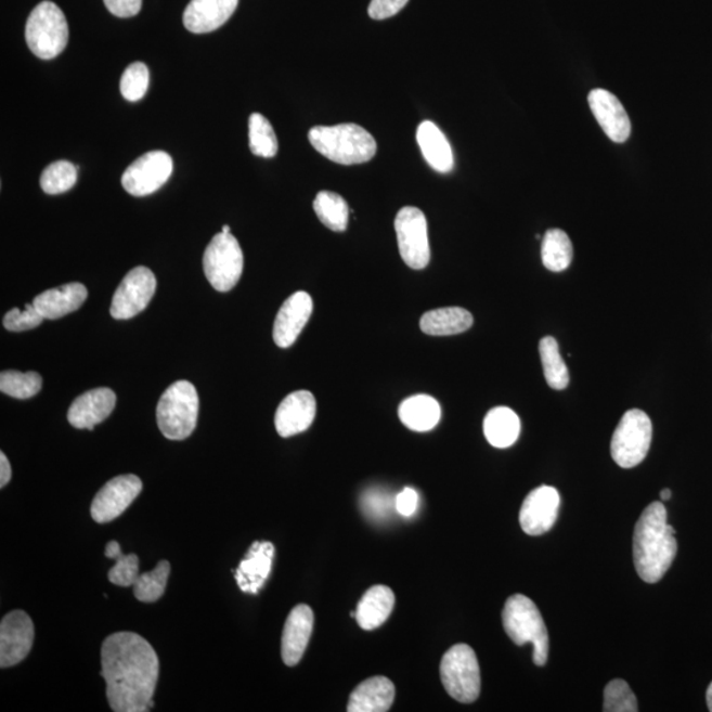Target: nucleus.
<instances>
[{
	"mask_svg": "<svg viewBox=\"0 0 712 712\" xmlns=\"http://www.w3.org/2000/svg\"><path fill=\"white\" fill-rule=\"evenodd\" d=\"M101 662L109 708L115 712L150 711L160 671L152 645L138 633H114L102 645Z\"/></svg>",
	"mask_w": 712,
	"mask_h": 712,
	"instance_id": "1",
	"label": "nucleus"
},
{
	"mask_svg": "<svg viewBox=\"0 0 712 712\" xmlns=\"http://www.w3.org/2000/svg\"><path fill=\"white\" fill-rule=\"evenodd\" d=\"M677 540L668 525L666 508L661 502L649 504L633 533V562L644 582L657 583L668 573L677 556Z\"/></svg>",
	"mask_w": 712,
	"mask_h": 712,
	"instance_id": "2",
	"label": "nucleus"
},
{
	"mask_svg": "<svg viewBox=\"0 0 712 712\" xmlns=\"http://www.w3.org/2000/svg\"><path fill=\"white\" fill-rule=\"evenodd\" d=\"M309 142L322 156L342 166L373 160L377 151L374 137L355 124L313 127Z\"/></svg>",
	"mask_w": 712,
	"mask_h": 712,
	"instance_id": "3",
	"label": "nucleus"
},
{
	"mask_svg": "<svg viewBox=\"0 0 712 712\" xmlns=\"http://www.w3.org/2000/svg\"><path fill=\"white\" fill-rule=\"evenodd\" d=\"M503 626L516 645H533V662L544 666L549 657V635L538 606L526 595L516 594L505 601Z\"/></svg>",
	"mask_w": 712,
	"mask_h": 712,
	"instance_id": "4",
	"label": "nucleus"
},
{
	"mask_svg": "<svg viewBox=\"0 0 712 712\" xmlns=\"http://www.w3.org/2000/svg\"><path fill=\"white\" fill-rule=\"evenodd\" d=\"M199 399L191 381L173 383L158 401L156 418L164 437L182 441L191 437L197 426Z\"/></svg>",
	"mask_w": 712,
	"mask_h": 712,
	"instance_id": "5",
	"label": "nucleus"
},
{
	"mask_svg": "<svg viewBox=\"0 0 712 712\" xmlns=\"http://www.w3.org/2000/svg\"><path fill=\"white\" fill-rule=\"evenodd\" d=\"M26 41L30 52L41 60L63 53L69 41V26L63 10L53 2L36 5L26 24Z\"/></svg>",
	"mask_w": 712,
	"mask_h": 712,
	"instance_id": "6",
	"label": "nucleus"
},
{
	"mask_svg": "<svg viewBox=\"0 0 712 712\" xmlns=\"http://www.w3.org/2000/svg\"><path fill=\"white\" fill-rule=\"evenodd\" d=\"M441 679L450 697L461 703L477 701L480 694V669L477 655L467 644L450 648L441 661Z\"/></svg>",
	"mask_w": 712,
	"mask_h": 712,
	"instance_id": "7",
	"label": "nucleus"
},
{
	"mask_svg": "<svg viewBox=\"0 0 712 712\" xmlns=\"http://www.w3.org/2000/svg\"><path fill=\"white\" fill-rule=\"evenodd\" d=\"M653 426L647 413L631 410L620 419L611 440V455L620 467L632 468L647 458Z\"/></svg>",
	"mask_w": 712,
	"mask_h": 712,
	"instance_id": "8",
	"label": "nucleus"
},
{
	"mask_svg": "<svg viewBox=\"0 0 712 712\" xmlns=\"http://www.w3.org/2000/svg\"><path fill=\"white\" fill-rule=\"evenodd\" d=\"M243 264V251L234 235L219 233L205 249V276L218 292H229L235 287L242 276Z\"/></svg>",
	"mask_w": 712,
	"mask_h": 712,
	"instance_id": "9",
	"label": "nucleus"
},
{
	"mask_svg": "<svg viewBox=\"0 0 712 712\" xmlns=\"http://www.w3.org/2000/svg\"><path fill=\"white\" fill-rule=\"evenodd\" d=\"M401 258L413 270H424L430 261L428 222L424 212L405 206L394 219Z\"/></svg>",
	"mask_w": 712,
	"mask_h": 712,
	"instance_id": "10",
	"label": "nucleus"
},
{
	"mask_svg": "<svg viewBox=\"0 0 712 712\" xmlns=\"http://www.w3.org/2000/svg\"><path fill=\"white\" fill-rule=\"evenodd\" d=\"M172 172V157L164 151H151L137 158L125 170L121 176V185L131 196H150L166 184Z\"/></svg>",
	"mask_w": 712,
	"mask_h": 712,
	"instance_id": "11",
	"label": "nucleus"
},
{
	"mask_svg": "<svg viewBox=\"0 0 712 712\" xmlns=\"http://www.w3.org/2000/svg\"><path fill=\"white\" fill-rule=\"evenodd\" d=\"M156 292V277L147 267L133 268L115 290L112 313L115 320H130L148 307Z\"/></svg>",
	"mask_w": 712,
	"mask_h": 712,
	"instance_id": "12",
	"label": "nucleus"
},
{
	"mask_svg": "<svg viewBox=\"0 0 712 712\" xmlns=\"http://www.w3.org/2000/svg\"><path fill=\"white\" fill-rule=\"evenodd\" d=\"M142 490V480L137 475H120L109 480L91 503V517L100 525L117 519L130 507Z\"/></svg>",
	"mask_w": 712,
	"mask_h": 712,
	"instance_id": "13",
	"label": "nucleus"
},
{
	"mask_svg": "<svg viewBox=\"0 0 712 712\" xmlns=\"http://www.w3.org/2000/svg\"><path fill=\"white\" fill-rule=\"evenodd\" d=\"M35 640L33 619L24 611H12L0 623V668L17 665L29 655Z\"/></svg>",
	"mask_w": 712,
	"mask_h": 712,
	"instance_id": "14",
	"label": "nucleus"
},
{
	"mask_svg": "<svg viewBox=\"0 0 712 712\" xmlns=\"http://www.w3.org/2000/svg\"><path fill=\"white\" fill-rule=\"evenodd\" d=\"M559 504L558 491L551 486H541L526 497L520 509V526L529 535L549 532L556 525Z\"/></svg>",
	"mask_w": 712,
	"mask_h": 712,
	"instance_id": "15",
	"label": "nucleus"
},
{
	"mask_svg": "<svg viewBox=\"0 0 712 712\" xmlns=\"http://www.w3.org/2000/svg\"><path fill=\"white\" fill-rule=\"evenodd\" d=\"M313 313V300L307 292H296L280 308L275 325H273V340L282 349H288L300 336Z\"/></svg>",
	"mask_w": 712,
	"mask_h": 712,
	"instance_id": "16",
	"label": "nucleus"
},
{
	"mask_svg": "<svg viewBox=\"0 0 712 712\" xmlns=\"http://www.w3.org/2000/svg\"><path fill=\"white\" fill-rule=\"evenodd\" d=\"M588 105L606 135L614 143H624L631 137V120L622 102L610 91L594 89L588 94Z\"/></svg>",
	"mask_w": 712,
	"mask_h": 712,
	"instance_id": "17",
	"label": "nucleus"
},
{
	"mask_svg": "<svg viewBox=\"0 0 712 712\" xmlns=\"http://www.w3.org/2000/svg\"><path fill=\"white\" fill-rule=\"evenodd\" d=\"M275 546L270 541H255L235 570L237 586L245 594H259L271 575Z\"/></svg>",
	"mask_w": 712,
	"mask_h": 712,
	"instance_id": "18",
	"label": "nucleus"
},
{
	"mask_svg": "<svg viewBox=\"0 0 712 712\" xmlns=\"http://www.w3.org/2000/svg\"><path fill=\"white\" fill-rule=\"evenodd\" d=\"M117 394L109 388H95L85 392L73 401L69 407L68 419L73 428L94 430L112 415Z\"/></svg>",
	"mask_w": 712,
	"mask_h": 712,
	"instance_id": "19",
	"label": "nucleus"
},
{
	"mask_svg": "<svg viewBox=\"0 0 712 712\" xmlns=\"http://www.w3.org/2000/svg\"><path fill=\"white\" fill-rule=\"evenodd\" d=\"M316 404L312 392L296 391L279 405L275 425L279 436L288 438L303 433L315 418Z\"/></svg>",
	"mask_w": 712,
	"mask_h": 712,
	"instance_id": "20",
	"label": "nucleus"
},
{
	"mask_svg": "<svg viewBox=\"0 0 712 712\" xmlns=\"http://www.w3.org/2000/svg\"><path fill=\"white\" fill-rule=\"evenodd\" d=\"M314 613L307 605H298L288 614L282 638V656L285 665L296 666L301 661L312 637Z\"/></svg>",
	"mask_w": 712,
	"mask_h": 712,
	"instance_id": "21",
	"label": "nucleus"
},
{
	"mask_svg": "<svg viewBox=\"0 0 712 712\" xmlns=\"http://www.w3.org/2000/svg\"><path fill=\"white\" fill-rule=\"evenodd\" d=\"M240 0H192L184 12V26L192 34H209L233 16Z\"/></svg>",
	"mask_w": 712,
	"mask_h": 712,
	"instance_id": "22",
	"label": "nucleus"
},
{
	"mask_svg": "<svg viewBox=\"0 0 712 712\" xmlns=\"http://www.w3.org/2000/svg\"><path fill=\"white\" fill-rule=\"evenodd\" d=\"M87 298L88 289L83 284L70 283L42 292L35 297L34 306L44 319L59 320L61 316L76 312Z\"/></svg>",
	"mask_w": 712,
	"mask_h": 712,
	"instance_id": "23",
	"label": "nucleus"
},
{
	"mask_svg": "<svg viewBox=\"0 0 712 712\" xmlns=\"http://www.w3.org/2000/svg\"><path fill=\"white\" fill-rule=\"evenodd\" d=\"M394 686L391 679L376 675L364 681L351 692L347 711L386 712L394 701Z\"/></svg>",
	"mask_w": 712,
	"mask_h": 712,
	"instance_id": "24",
	"label": "nucleus"
},
{
	"mask_svg": "<svg viewBox=\"0 0 712 712\" xmlns=\"http://www.w3.org/2000/svg\"><path fill=\"white\" fill-rule=\"evenodd\" d=\"M417 143L426 163L436 172L449 173L454 168L452 145L433 121L425 120L417 129Z\"/></svg>",
	"mask_w": 712,
	"mask_h": 712,
	"instance_id": "25",
	"label": "nucleus"
},
{
	"mask_svg": "<svg viewBox=\"0 0 712 712\" xmlns=\"http://www.w3.org/2000/svg\"><path fill=\"white\" fill-rule=\"evenodd\" d=\"M394 607V594L387 586H374L367 590L359 600L355 619L364 631H374L387 622Z\"/></svg>",
	"mask_w": 712,
	"mask_h": 712,
	"instance_id": "26",
	"label": "nucleus"
},
{
	"mask_svg": "<svg viewBox=\"0 0 712 712\" xmlns=\"http://www.w3.org/2000/svg\"><path fill=\"white\" fill-rule=\"evenodd\" d=\"M399 417L407 429L423 433V431L435 429L440 423L441 406L431 396H412L401 403Z\"/></svg>",
	"mask_w": 712,
	"mask_h": 712,
	"instance_id": "27",
	"label": "nucleus"
},
{
	"mask_svg": "<svg viewBox=\"0 0 712 712\" xmlns=\"http://www.w3.org/2000/svg\"><path fill=\"white\" fill-rule=\"evenodd\" d=\"M474 324L472 314L458 307L430 310L423 315L419 326L428 336L446 337L465 333Z\"/></svg>",
	"mask_w": 712,
	"mask_h": 712,
	"instance_id": "28",
	"label": "nucleus"
},
{
	"mask_svg": "<svg viewBox=\"0 0 712 712\" xmlns=\"http://www.w3.org/2000/svg\"><path fill=\"white\" fill-rule=\"evenodd\" d=\"M483 430L487 441L492 446L497 449L509 448L514 445L520 436V418L509 407L497 406L487 413Z\"/></svg>",
	"mask_w": 712,
	"mask_h": 712,
	"instance_id": "29",
	"label": "nucleus"
},
{
	"mask_svg": "<svg viewBox=\"0 0 712 712\" xmlns=\"http://www.w3.org/2000/svg\"><path fill=\"white\" fill-rule=\"evenodd\" d=\"M541 258L552 272H562L569 268L573 260V243L569 235L559 229L547 230L541 246Z\"/></svg>",
	"mask_w": 712,
	"mask_h": 712,
	"instance_id": "30",
	"label": "nucleus"
},
{
	"mask_svg": "<svg viewBox=\"0 0 712 712\" xmlns=\"http://www.w3.org/2000/svg\"><path fill=\"white\" fill-rule=\"evenodd\" d=\"M539 349L547 385L556 391H562L569 386L570 375L561 352H559L557 340L553 337H545L540 340Z\"/></svg>",
	"mask_w": 712,
	"mask_h": 712,
	"instance_id": "31",
	"label": "nucleus"
},
{
	"mask_svg": "<svg viewBox=\"0 0 712 712\" xmlns=\"http://www.w3.org/2000/svg\"><path fill=\"white\" fill-rule=\"evenodd\" d=\"M316 217L327 229L342 233L349 223V205L344 197L333 192H320L314 199Z\"/></svg>",
	"mask_w": 712,
	"mask_h": 712,
	"instance_id": "32",
	"label": "nucleus"
},
{
	"mask_svg": "<svg viewBox=\"0 0 712 712\" xmlns=\"http://www.w3.org/2000/svg\"><path fill=\"white\" fill-rule=\"evenodd\" d=\"M249 148L255 156L271 158L279 151L275 130L270 120L259 113H254L248 120Z\"/></svg>",
	"mask_w": 712,
	"mask_h": 712,
	"instance_id": "33",
	"label": "nucleus"
},
{
	"mask_svg": "<svg viewBox=\"0 0 712 712\" xmlns=\"http://www.w3.org/2000/svg\"><path fill=\"white\" fill-rule=\"evenodd\" d=\"M169 574L170 564L163 559L154 570L139 574L133 583V595L143 604H155L166 593Z\"/></svg>",
	"mask_w": 712,
	"mask_h": 712,
	"instance_id": "34",
	"label": "nucleus"
},
{
	"mask_svg": "<svg viewBox=\"0 0 712 712\" xmlns=\"http://www.w3.org/2000/svg\"><path fill=\"white\" fill-rule=\"evenodd\" d=\"M42 379L38 373L3 371L0 375V391L11 398L26 400L40 392Z\"/></svg>",
	"mask_w": 712,
	"mask_h": 712,
	"instance_id": "35",
	"label": "nucleus"
},
{
	"mask_svg": "<svg viewBox=\"0 0 712 712\" xmlns=\"http://www.w3.org/2000/svg\"><path fill=\"white\" fill-rule=\"evenodd\" d=\"M78 170L72 163L60 160L52 163L42 172L40 185L47 194H61L70 191L76 185Z\"/></svg>",
	"mask_w": 712,
	"mask_h": 712,
	"instance_id": "36",
	"label": "nucleus"
},
{
	"mask_svg": "<svg viewBox=\"0 0 712 712\" xmlns=\"http://www.w3.org/2000/svg\"><path fill=\"white\" fill-rule=\"evenodd\" d=\"M150 87V70L144 63H133L120 78V93L127 101L137 102L143 99Z\"/></svg>",
	"mask_w": 712,
	"mask_h": 712,
	"instance_id": "37",
	"label": "nucleus"
},
{
	"mask_svg": "<svg viewBox=\"0 0 712 712\" xmlns=\"http://www.w3.org/2000/svg\"><path fill=\"white\" fill-rule=\"evenodd\" d=\"M604 711L606 712H636L637 699L629 684L623 679H613L606 686Z\"/></svg>",
	"mask_w": 712,
	"mask_h": 712,
	"instance_id": "38",
	"label": "nucleus"
},
{
	"mask_svg": "<svg viewBox=\"0 0 712 712\" xmlns=\"http://www.w3.org/2000/svg\"><path fill=\"white\" fill-rule=\"evenodd\" d=\"M114 559L117 564L108 571L109 582L120 587L133 586L139 577V558L137 554L126 556V554L119 553Z\"/></svg>",
	"mask_w": 712,
	"mask_h": 712,
	"instance_id": "39",
	"label": "nucleus"
},
{
	"mask_svg": "<svg viewBox=\"0 0 712 712\" xmlns=\"http://www.w3.org/2000/svg\"><path fill=\"white\" fill-rule=\"evenodd\" d=\"M42 320L44 316L38 312L34 303H27L23 310L17 308L10 310L4 315L3 325L9 332L21 333L40 326Z\"/></svg>",
	"mask_w": 712,
	"mask_h": 712,
	"instance_id": "40",
	"label": "nucleus"
},
{
	"mask_svg": "<svg viewBox=\"0 0 712 712\" xmlns=\"http://www.w3.org/2000/svg\"><path fill=\"white\" fill-rule=\"evenodd\" d=\"M410 0H371L368 15L371 20L385 21L398 15Z\"/></svg>",
	"mask_w": 712,
	"mask_h": 712,
	"instance_id": "41",
	"label": "nucleus"
},
{
	"mask_svg": "<svg viewBox=\"0 0 712 712\" xmlns=\"http://www.w3.org/2000/svg\"><path fill=\"white\" fill-rule=\"evenodd\" d=\"M364 513L374 517H385L388 513L389 502L388 495L381 494L379 491H370L362 499Z\"/></svg>",
	"mask_w": 712,
	"mask_h": 712,
	"instance_id": "42",
	"label": "nucleus"
},
{
	"mask_svg": "<svg viewBox=\"0 0 712 712\" xmlns=\"http://www.w3.org/2000/svg\"><path fill=\"white\" fill-rule=\"evenodd\" d=\"M418 505V494L411 487H406L394 497V509L404 517H411L416 514Z\"/></svg>",
	"mask_w": 712,
	"mask_h": 712,
	"instance_id": "43",
	"label": "nucleus"
},
{
	"mask_svg": "<svg viewBox=\"0 0 712 712\" xmlns=\"http://www.w3.org/2000/svg\"><path fill=\"white\" fill-rule=\"evenodd\" d=\"M106 9L118 17H132L142 10L143 0H103Z\"/></svg>",
	"mask_w": 712,
	"mask_h": 712,
	"instance_id": "44",
	"label": "nucleus"
},
{
	"mask_svg": "<svg viewBox=\"0 0 712 712\" xmlns=\"http://www.w3.org/2000/svg\"><path fill=\"white\" fill-rule=\"evenodd\" d=\"M12 477L11 465L4 453H0V487L4 489L10 483Z\"/></svg>",
	"mask_w": 712,
	"mask_h": 712,
	"instance_id": "45",
	"label": "nucleus"
},
{
	"mask_svg": "<svg viewBox=\"0 0 712 712\" xmlns=\"http://www.w3.org/2000/svg\"><path fill=\"white\" fill-rule=\"evenodd\" d=\"M119 553H121V547L117 541H109V543L106 545L105 556L107 558L114 559L118 556Z\"/></svg>",
	"mask_w": 712,
	"mask_h": 712,
	"instance_id": "46",
	"label": "nucleus"
},
{
	"mask_svg": "<svg viewBox=\"0 0 712 712\" xmlns=\"http://www.w3.org/2000/svg\"><path fill=\"white\" fill-rule=\"evenodd\" d=\"M660 497H661V501H662V502L671 501V497H672V491L669 490V489H663V490L660 492Z\"/></svg>",
	"mask_w": 712,
	"mask_h": 712,
	"instance_id": "47",
	"label": "nucleus"
},
{
	"mask_svg": "<svg viewBox=\"0 0 712 712\" xmlns=\"http://www.w3.org/2000/svg\"><path fill=\"white\" fill-rule=\"evenodd\" d=\"M705 701H708L709 710L712 712V683L709 686L708 692H705Z\"/></svg>",
	"mask_w": 712,
	"mask_h": 712,
	"instance_id": "48",
	"label": "nucleus"
},
{
	"mask_svg": "<svg viewBox=\"0 0 712 712\" xmlns=\"http://www.w3.org/2000/svg\"><path fill=\"white\" fill-rule=\"evenodd\" d=\"M222 233L230 234V226H228V224H226V226H223Z\"/></svg>",
	"mask_w": 712,
	"mask_h": 712,
	"instance_id": "49",
	"label": "nucleus"
}]
</instances>
